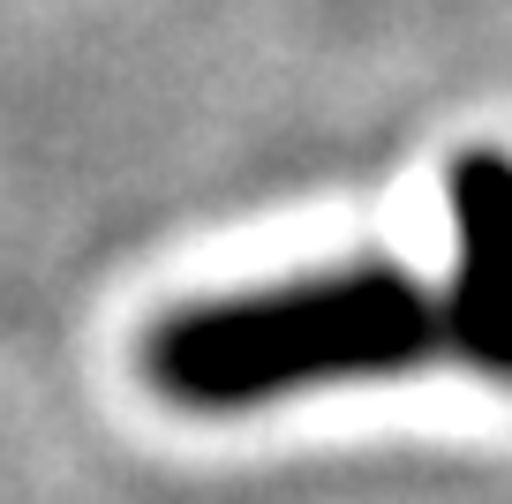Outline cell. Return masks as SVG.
Listing matches in <instances>:
<instances>
[{"mask_svg": "<svg viewBox=\"0 0 512 504\" xmlns=\"http://www.w3.org/2000/svg\"><path fill=\"white\" fill-rule=\"evenodd\" d=\"M430 354H445V301L415 271L347 264L166 316L144 339V377L174 407L226 414L309 384L400 377Z\"/></svg>", "mask_w": 512, "mask_h": 504, "instance_id": "6da1fadb", "label": "cell"}, {"mask_svg": "<svg viewBox=\"0 0 512 504\" xmlns=\"http://www.w3.org/2000/svg\"><path fill=\"white\" fill-rule=\"evenodd\" d=\"M452 294H445V347L467 354L482 377L512 384V158L460 151L452 158Z\"/></svg>", "mask_w": 512, "mask_h": 504, "instance_id": "7a4b0ae2", "label": "cell"}]
</instances>
